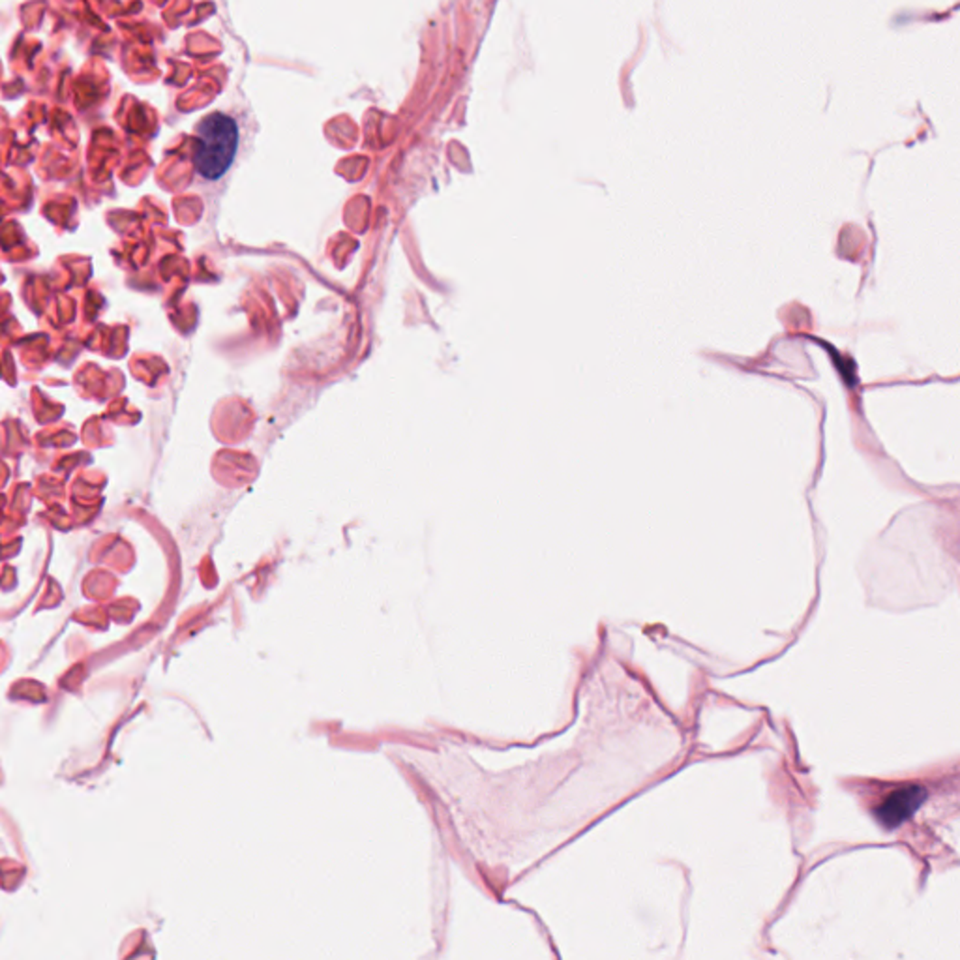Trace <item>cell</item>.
<instances>
[{
	"mask_svg": "<svg viewBox=\"0 0 960 960\" xmlns=\"http://www.w3.org/2000/svg\"><path fill=\"white\" fill-rule=\"evenodd\" d=\"M238 126L224 113L205 117L196 130L194 166L207 180L222 179L237 156Z\"/></svg>",
	"mask_w": 960,
	"mask_h": 960,
	"instance_id": "obj_1",
	"label": "cell"
},
{
	"mask_svg": "<svg viewBox=\"0 0 960 960\" xmlns=\"http://www.w3.org/2000/svg\"><path fill=\"white\" fill-rule=\"evenodd\" d=\"M928 791L919 784H907L891 791L887 798L876 807V818L887 829H897L904 821H908L926 801Z\"/></svg>",
	"mask_w": 960,
	"mask_h": 960,
	"instance_id": "obj_2",
	"label": "cell"
}]
</instances>
